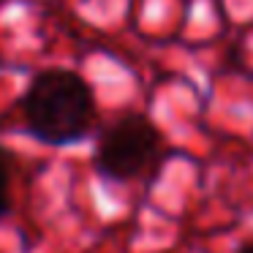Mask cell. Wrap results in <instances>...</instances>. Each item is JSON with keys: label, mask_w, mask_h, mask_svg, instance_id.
Wrapping results in <instances>:
<instances>
[{"label": "cell", "mask_w": 253, "mask_h": 253, "mask_svg": "<svg viewBox=\"0 0 253 253\" xmlns=\"http://www.w3.org/2000/svg\"><path fill=\"white\" fill-rule=\"evenodd\" d=\"M25 126L49 144H74L95 120V95L87 79L68 68H46L30 79L22 101Z\"/></svg>", "instance_id": "obj_1"}, {"label": "cell", "mask_w": 253, "mask_h": 253, "mask_svg": "<svg viewBox=\"0 0 253 253\" xmlns=\"http://www.w3.org/2000/svg\"><path fill=\"white\" fill-rule=\"evenodd\" d=\"M164 161V133L142 112L123 115L101 133L95 169L106 180L128 182L144 177Z\"/></svg>", "instance_id": "obj_2"}, {"label": "cell", "mask_w": 253, "mask_h": 253, "mask_svg": "<svg viewBox=\"0 0 253 253\" xmlns=\"http://www.w3.org/2000/svg\"><path fill=\"white\" fill-rule=\"evenodd\" d=\"M11 171H14V155L0 144V218L11 212Z\"/></svg>", "instance_id": "obj_3"}]
</instances>
